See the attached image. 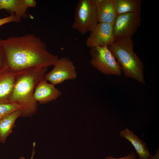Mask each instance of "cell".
I'll return each instance as SVG.
<instances>
[{"label":"cell","instance_id":"cell-2","mask_svg":"<svg viewBox=\"0 0 159 159\" xmlns=\"http://www.w3.org/2000/svg\"><path fill=\"white\" fill-rule=\"evenodd\" d=\"M48 68L33 67L16 72L14 85L9 102L20 107L21 116L31 117L35 115L38 109V102L34 93L37 84L46 74Z\"/></svg>","mask_w":159,"mask_h":159},{"label":"cell","instance_id":"cell-18","mask_svg":"<svg viewBox=\"0 0 159 159\" xmlns=\"http://www.w3.org/2000/svg\"><path fill=\"white\" fill-rule=\"evenodd\" d=\"M105 159H137V158L135 153L133 152H131L122 158H116L109 155L106 156Z\"/></svg>","mask_w":159,"mask_h":159},{"label":"cell","instance_id":"cell-13","mask_svg":"<svg viewBox=\"0 0 159 159\" xmlns=\"http://www.w3.org/2000/svg\"><path fill=\"white\" fill-rule=\"evenodd\" d=\"M28 8L24 0H0V10L4 9L11 15L15 14L20 21L28 17Z\"/></svg>","mask_w":159,"mask_h":159},{"label":"cell","instance_id":"cell-3","mask_svg":"<svg viewBox=\"0 0 159 159\" xmlns=\"http://www.w3.org/2000/svg\"><path fill=\"white\" fill-rule=\"evenodd\" d=\"M134 46L132 38H127L117 40L108 47L125 75L145 85L143 64L134 51Z\"/></svg>","mask_w":159,"mask_h":159},{"label":"cell","instance_id":"cell-17","mask_svg":"<svg viewBox=\"0 0 159 159\" xmlns=\"http://www.w3.org/2000/svg\"><path fill=\"white\" fill-rule=\"evenodd\" d=\"M20 21L15 14L10 15L4 18H0V26L5 24L11 22H19Z\"/></svg>","mask_w":159,"mask_h":159},{"label":"cell","instance_id":"cell-15","mask_svg":"<svg viewBox=\"0 0 159 159\" xmlns=\"http://www.w3.org/2000/svg\"><path fill=\"white\" fill-rule=\"evenodd\" d=\"M118 15L131 12H140V0H114Z\"/></svg>","mask_w":159,"mask_h":159},{"label":"cell","instance_id":"cell-4","mask_svg":"<svg viewBox=\"0 0 159 159\" xmlns=\"http://www.w3.org/2000/svg\"><path fill=\"white\" fill-rule=\"evenodd\" d=\"M98 23L93 0H79L72 28L84 34L93 30Z\"/></svg>","mask_w":159,"mask_h":159},{"label":"cell","instance_id":"cell-10","mask_svg":"<svg viewBox=\"0 0 159 159\" xmlns=\"http://www.w3.org/2000/svg\"><path fill=\"white\" fill-rule=\"evenodd\" d=\"M98 22L113 24L118 14L114 0H93Z\"/></svg>","mask_w":159,"mask_h":159},{"label":"cell","instance_id":"cell-6","mask_svg":"<svg viewBox=\"0 0 159 159\" xmlns=\"http://www.w3.org/2000/svg\"><path fill=\"white\" fill-rule=\"evenodd\" d=\"M141 22L140 12L118 15L113 26L115 42L122 39L132 38L140 26Z\"/></svg>","mask_w":159,"mask_h":159},{"label":"cell","instance_id":"cell-22","mask_svg":"<svg viewBox=\"0 0 159 159\" xmlns=\"http://www.w3.org/2000/svg\"><path fill=\"white\" fill-rule=\"evenodd\" d=\"M149 159H159V149L156 150L155 153L152 155Z\"/></svg>","mask_w":159,"mask_h":159},{"label":"cell","instance_id":"cell-12","mask_svg":"<svg viewBox=\"0 0 159 159\" xmlns=\"http://www.w3.org/2000/svg\"><path fill=\"white\" fill-rule=\"evenodd\" d=\"M120 135L130 143L135 149L139 159H149L151 156L146 143L128 128L120 131Z\"/></svg>","mask_w":159,"mask_h":159},{"label":"cell","instance_id":"cell-23","mask_svg":"<svg viewBox=\"0 0 159 159\" xmlns=\"http://www.w3.org/2000/svg\"><path fill=\"white\" fill-rule=\"evenodd\" d=\"M1 143V138H0V143Z\"/></svg>","mask_w":159,"mask_h":159},{"label":"cell","instance_id":"cell-11","mask_svg":"<svg viewBox=\"0 0 159 159\" xmlns=\"http://www.w3.org/2000/svg\"><path fill=\"white\" fill-rule=\"evenodd\" d=\"M16 72L4 67L0 69V103L9 102L14 85Z\"/></svg>","mask_w":159,"mask_h":159},{"label":"cell","instance_id":"cell-9","mask_svg":"<svg viewBox=\"0 0 159 159\" xmlns=\"http://www.w3.org/2000/svg\"><path fill=\"white\" fill-rule=\"evenodd\" d=\"M61 94V92L54 85L48 83L44 78L36 86L34 97L37 102L44 104L56 100Z\"/></svg>","mask_w":159,"mask_h":159},{"label":"cell","instance_id":"cell-16","mask_svg":"<svg viewBox=\"0 0 159 159\" xmlns=\"http://www.w3.org/2000/svg\"><path fill=\"white\" fill-rule=\"evenodd\" d=\"M19 109V106L15 103H0V120Z\"/></svg>","mask_w":159,"mask_h":159},{"label":"cell","instance_id":"cell-14","mask_svg":"<svg viewBox=\"0 0 159 159\" xmlns=\"http://www.w3.org/2000/svg\"><path fill=\"white\" fill-rule=\"evenodd\" d=\"M21 115L18 110L0 120V137L1 143H4L7 138L12 132L15 126L16 119Z\"/></svg>","mask_w":159,"mask_h":159},{"label":"cell","instance_id":"cell-1","mask_svg":"<svg viewBox=\"0 0 159 159\" xmlns=\"http://www.w3.org/2000/svg\"><path fill=\"white\" fill-rule=\"evenodd\" d=\"M5 53L4 67L16 72L33 67L54 66L59 57L49 52L46 43L33 34L0 39Z\"/></svg>","mask_w":159,"mask_h":159},{"label":"cell","instance_id":"cell-5","mask_svg":"<svg viewBox=\"0 0 159 159\" xmlns=\"http://www.w3.org/2000/svg\"><path fill=\"white\" fill-rule=\"evenodd\" d=\"M91 65L103 74L120 76L121 67L107 46L90 49Z\"/></svg>","mask_w":159,"mask_h":159},{"label":"cell","instance_id":"cell-7","mask_svg":"<svg viewBox=\"0 0 159 159\" xmlns=\"http://www.w3.org/2000/svg\"><path fill=\"white\" fill-rule=\"evenodd\" d=\"M54 68L46 74L44 78L54 85L67 80H74L77 74L73 62L67 57L59 58Z\"/></svg>","mask_w":159,"mask_h":159},{"label":"cell","instance_id":"cell-19","mask_svg":"<svg viewBox=\"0 0 159 159\" xmlns=\"http://www.w3.org/2000/svg\"><path fill=\"white\" fill-rule=\"evenodd\" d=\"M4 52L3 49L0 44V69L4 67Z\"/></svg>","mask_w":159,"mask_h":159},{"label":"cell","instance_id":"cell-20","mask_svg":"<svg viewBox=\"0 0 159 159\" xmlns=\"http://www.w3.org/2000/svg\"><path fill=\"white\" fill-rule=\"evenodd\" d=\"M24 1L28 8L34 7L37 4L36 1L34 0H24Z\"/></svg>","mask_w":159,"mask_h":159},{"label":"cell","instance_id":"cell-8","mask_svg":"<svg viewBox=\"0 0 159 159\" xmlns=\"http://www.w3.org/2000/svg\"><path fill=\"white\" fill-rule=\"evenodd\" d=\"M113 24L99 22L90 32L86 41L90 48L109 46L115 42L113 34Z\"/></svg>","mask_w":159,"mask_h":159},{"label":"cell","instance_id":"cell-21","mask_svg":"<svg viewBox=\"0 0 159 159\" xmlns=\"http://www.w3.org/2000/svg\"><path fill=\"white\" fill-rule=\"evenodd\" d=\"M36 145V143L35 142H34L33 143V149L32 152V154L31 157L30 159H34V157L35 153V147ZM19 159H26L25 157L23 156H21L19 157Z\"/></svg>","mask_w":159,"mask_h":159}]
</instances>
